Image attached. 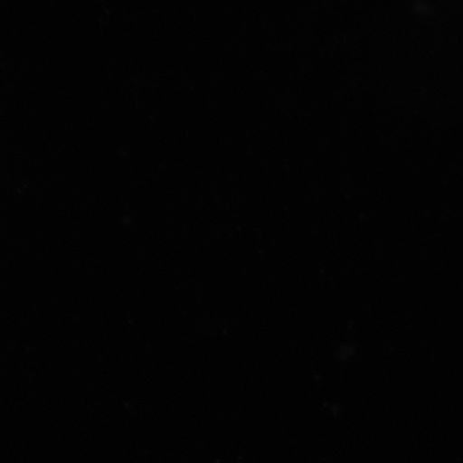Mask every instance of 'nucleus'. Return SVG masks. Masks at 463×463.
I'll use <instances>...</instances> for the list:
<instances>
[]
</instances>
